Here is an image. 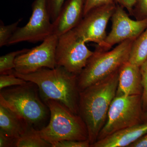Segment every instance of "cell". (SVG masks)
I'll return each instance as SVG.
<instances>
[{
  "label": "cell",
  "instance_id": "1",
  "mask_svg": "<svg viewBox=\"0 0 147 147\" xmlns=\"http://www.w3.org/2000/svg\"><path fill=\"white\" fill-rule=\"evenodd\" d=\"M119 70L79 93V115L86 125L91 145L97 141L106 123L109 108L116 95Z\"/></svg>",
  "mask_w": 147,
  "mask_h": 147
},
{
  "label": "cell",
  "instance_id": "2",
  "mask_svg": "<svg viewBox=\"0 0 147 147\" xmlns=\"http://www.w3.org/2000/svg\"><path fill=\"white\" fill-rule=\"evenodd\" d=\"M12 74L35 84L44 102L49 100H57L79 115L80 91L77 75L59 66L53 69L42 68L28 74H21L14 70Z\"/></svg>",
  "mask_w": 147,
  "mask_h": 147
},
{
  "label": "cell",
  "instance_id": "3",
  "mask_svg": "<svg viewBox=\"0 0 147 147\" xmlns=\"http://www.w3.org/2000/svg\"><path fill=\"white\" fill-rule=\"evenodd\" d=\"M44 103L50 111V119L47 126L38 130L42 139L52 146L63 140H89L86 125L79 115L57 100H49Z\"/></svg>",
  "mask_w": 147,
  "mask_h": 147
},
{
  "label": "cell",
  "instance_id": "4",
  "mask_svg": "<svg viewBox=\"0 0 147 147\" xmlns=\"http://www.w3.org/2000/svg\"><path fill=\"white\" fill-rule=\"evenodd\" d=\"M134 40L129 39L123 41L111 50L99 51L95 50L86 65L77 76L79 91L119 70L128 61Z\"/></svg>",
  "mask_w": 147,
  "mask_h": 147
},
{
  "label": "cell",
  "instance_id": "5",
  "mask_svg": "<svg viewBox=\"0 0 147 147\" xmlns=\"http://www.w3.org/2000/svg\"><path fill=\"white\" fill-rule=\"evenodd\" d=\"M35 86L28 82L24 85L3 89L0 92V104L33 126L45 120L48 114L47 105L40 100Z\"/></svg>",
  "mask_w": 147,
  "mask_h": 147
},
{
  "label": "cell",
  "instance_id": "6",
  "mask_svg": "<svg viewBox=\"0 0 147 147\" xmlns=\"http://www.w3.org/2000/svg\"><path fill=\"white\" fill-rule=\"evenodd\" d=\"M144 113L142 95L116 96L97 141L119 130L144 122Z\"/></svg>",
  "mask_w": 147,
  "mask_h": 147
},
{
  "label": "cell",
  "instance_id": "7",
  "mask_svg": "<svg viewBox=\"0 0 147 147\" xmlns=\"http://www.w3.org/2000/svg\"><path fill=\"white\" fill-rule=\"evenodd\" d=\"M86 43L73 30L59 36L55 53L57 65L78 76L94 53Z\"/></svg>",
  "mask_w": 147,
  "mask_h": 147
},
{
  "label": "cell",
  "instance_id": "8",
  "mask_svg": "<svg viewBox=\"0 0 147 147\" xmlns=\"http://www.w3.org/2000/svg\"><path fill=\"white\" fill-rule=\"evenodd\" d=\"M32 16L26 26L18 28L7 45L20 42H42L53 34V24L47 10L46 0H35L32 4Z\"/></svg>",
  "mask_w": 147,
  "mask_h": 147
},
{
  "label": "cell",
  "instance_id": "9",
  "mask_svg": "<svg viewBox=\"0 0 147 147\" xmlns=\"http://www.w3.org/2000/svg\"><path fill=\"white\" fill-rule=\"evenodd\" d=\"M59 36L53 34L40 45L18 55L15 60L14 71L28 74L43 68L53 69L57 66L55 53Z\"/></svg>",
  "mask_w": 147,
  "mask_h": 147
},
{
  "label": "cell",
  "instance_id": "10",
  "mask_svg": "<svg viewBox=\"0 0 147 147\" xmlns=\"http://www.w3.org/2000/svg\"><path fill=\"white\" fill-rule=\"evenodd\" d=\"M117 4H110L98 7L90 11L73 29L77 35L86 42L96 43V48L103 47L107 37L106 29Z\"/></svg>",
  "mask_w": 147,
  "mask_h": 147
},
{
  "label": "cell",
  "instance_id": "11",
  "mask_svg": "<svg viewBox=\"0 0 147 147\" xmlns=\"http://www.w3.org/2000/svg\"><path fill=\"white\" fill-rule=\"evenodd\" d=\"M112 30L107 36L103 47L96 50L106 51L117 44L129 39H136L147 27V18L133 20L129 18L124 8L116 5L112 17Z\"/></svg>",
  "mask_w": 147,
  "mask_h": 147
},
{
  "label": "cell",
  "instance_id": "12",
  "mask_svg": "<svg viewBox=\"0 0 147 147\" xmlns=\"http://www.w3.org/2000/svg\"><path fill=\"white\" fill-rule=\"evenodd\" d=\"M86 0H67L53 22V34L58 36L73 30L84 17Z\"/></svg>",
  "mask_w": 147,
  "mask_h": 147
},
{
  "label": "cell",
  "instance_id": "13",
  "mask_svg": "<svg viewBox=\"0 0 147 147\" xmlns=\"http://www.w3.org/2000/svg\"><path fill=\"white\" fill-rule=\"evenodd\" d=\"M143 87L140 67L127 61L119 70L116 96L142 95Z\"/></svg>",
  "mask_w": 147,
  "mask_h": 147
},
{
  "label": "cell",
  "instance_id": "14",
  "mask_svg": "<svg viewBox=\"0 0 147 147\" xmlns=\"http://www.w3.org/2000/svg\"><path fill=\"white\" fill-rule=\"evenodd\" d=\"M147 133V121L129 127L110 134L90 147H129Z\"/></svg>",
  "mask_w": 147,
  "mask_h": 147
},
{
  "label": "cell",
  "instance_id": "15",
  "mask_svg": "<svg viewBox=\"0 0 147 147\" xmlns=\"http://www.w3.org/2000/svg\"><path fill=\"white\" fill-rule=\"evenodd\" d=\"M30 125L10 109L0 104V130L7 135L17 139Z\"/></svg>",
  "mask_w": 147,
  "mask_h": 147
},
{
  "label": "cell",
  "instance_id": "16",
  "mask_svg": "<svg viewBox=\"0 0 147 147\" xmlns=\"http://www.w3.org/2000/svg\"><path fill=\"white\" fill-rule=\"evenodd\" d=\"M147 58V27L134 40L129 54L128 61L140 67Z\"/></svg>",
  "mask_w": 147,
  "mask_h": 147
},
{
  "label": "cell",
  "instance_id": "17",
  "mask_svg": "<svg viewBox=\"0 0 147 147\" xmlns=\"http://www.w3.org/2000/svg\"><path fill=\"white\" fill-rule=\"evenodd\" d=\"M16 147H52V145L42 139L38 130L30 125L26 131L16 139Z\"/></svg>",
  "mask_w": 147,
  "mask_h": 147
},
{
  "label": "cell",
  "instance_id": "18",
  "mask_svg": "<svg viewBox=\"0 0 147 147\" xmlns=\"http://www.w3.org/2000/svg\"><path fill=\"white\" fill-rule=\"evenodd\" d=\"M30 49H25L9 53L0 57V74H10L15 67V60L18 55L26 53Z\"/></svg>",
  "mask_w": 147,
  "mask_h": 147
},
{
  "label": "cell",
  "instance_id": "19",
  "mask_svg": "<svg viewBox=\"0 0 147 147\" xmlns=\"http://www.w3.org/2000/svg\"><path fill=\"white\" fill-rule=\"evenodd\" d=\"M22 21V19H19L16 22L10 25H5L1 21L0 24V47H3L7 45V43L10 38L18 28L19 23Z\"/></svg>",
  "mask_w": 147,
  "mask_h": 147
},
{
  "label": "cell",
  "instance_id": "20",
  "mask_svg": "<svg viewBox=\"0 0 147 147\" xmlns=\"http://www.w3.org/2000/svg\"><path fill=\"white\" fill-rule=\"evenodd\" d=\"M28 82L14 75L13 74H1L0 76V90L9 87L20 86Z\"/></svg>",
  "mask_w": 147,
  "mask_h": 147
},
{
  "label": "cell",
  "instance_id": "21",
  "mask_svg": "<svg viewBox=\"0 0 147 147\" xmlns=\"http://www.w3.org/2000/svg\"><path fill=\"white\" fill-rule=\"evenodd\" d=\"M65 0H46V5L52 23L57 18Z\"/></svg>",
  "mask_w": 147,
  "mask_h": 147
},
{
  "label": "cell",
  "instance_id": "22",
  "mask_svg": "<svg viewBox=\"0 0 147 147\" xmlns=\"http://www.w3.org/2000/svg\"><path fill=\"white\" fill-rule=\"evenodd\" d=\"M140 69L143 87V92L142 95V104L145 113L147 112V58L140 66Z\"/></svg>",
  "mask_w": 147,
  "mask_h": 147
},
{
  "label": "cell",
  "instance_id": "23",
  "mask_svg": "<svg viewBox=\"0 0 147 147\" xmlns=\"http://www.w3.org/2000/svg\"><path fill=\"white\" fill-rule=\"evenodd\" d=\"M89 140L74 141L63 140L55 143L52 147H90Z\"/></svg>",
  "mask_w": 147,
  "mask_h": 147
},
{
  "label": "cell",
  "instance_id": "24",
  "mask_svg": "<svg viewBox=\"0 0 147 147\" xmlns=\"http://www.w3.org/2000/svg\"><path fill=\"white\" fill-rule=\"evenodd\" d=\"M137 20H142L147 18V0H137L133 11V16Z\"/></svg>",
  "mask_w": 147,
  "mask_h": 147
},
{
  "label": "cell",
  "instance_id": "25",
  "mask_svg": "<svg viewBox=\"0 0 147 147\" xmlns=\"http://www.w3.org/2000/svg\"><path fill=\"white\" fill-rule=\"evenodd\" d=\"M113 3H115L114 0H86L84 16L93 9L105 5Z\"/></svg>",
  "mask_w": 147,
  "mask_h": 147
},
{
  "label": "cell",
  "instance_id": "26",
  "mask_svg": "<svg viewBox=\"0 0 147 147\" xmlns=\"http://www.w3.org/2000/svg\"><path fill=\"white\" fill-rule=\"evenodd\" d=\"M114 1L116 4L119 5L127 9L129 15L133 16V11L137 0H114Z\"/></svg>",
  "mask_w": 147,
  "mask_h": 147
},
{
  "label": "cell",
  "instance_id": "27",
  "mask_svg": "<svg viewBox=\"0 0 147 147\" xmlns=\"http://www.w3.org/2000/svg\"><path fill=\"white\" fill-rule=\"evenodd\" d=\"M16 139L8 136L0 130V147H15Z\"/></svg>",
  "mask_w": 147,
  "mask_h": 147
},
{
  "label": "cell",
  "instance_id": "28",
  "mask_svg": "<svg viewBox=\"0 0 147 147\" xmlns=\"http://www.w3.org/2000/svg\"><path fill=\"white\" fill-rule=\"evenodd\" d=\"M129 147H147V133L132 143Z\"/></svg>",
  "mask_w": 147,
  "mask_h": 147
},
{
  "label": "cell",
  "instance_id": "29",
  "mask_svg": "<svg viewBox=\"0 0 147 147\" xmlns=\"http://www.w3.org/2000/svg\"><path fill=\"white\" fill-rule=\"evenodd\" d=\"M144 122L147 121V112L144 113Z\"/></svg>",
  "mask_w": 147,
  "mask_h": 147
}]
</instances>
